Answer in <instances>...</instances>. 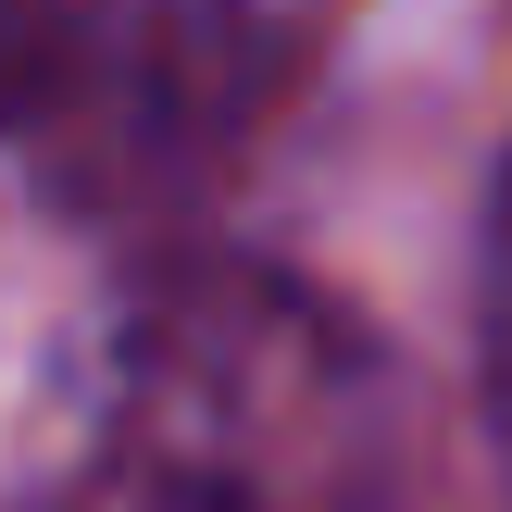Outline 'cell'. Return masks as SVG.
<instances>
[{
	"label": "cell",
	"mask_w": 512,
	"mask_h": 512,
	"mask_svg": "<svg viewBox=\"0 0 512 512\" xmlns=\"http://www.w3.org/2000/svg\"><path fill=\"white\" fill-rule=\"evenodd\" d=\"M400 363L275 263H163L100 313L25 512H400Z\"/></svg>",
	"instance_id": "cell-1"
},
{
	"label": "cell",
	"mask_w": 512,
	"mask_h": 512,
	"mask_svg": "<svg viewBox=\"0 0 512 512\" xmlns=\"http://www.w3.org/2000/svg\"><path fill=\"white\" fill-rule=\"evenodd\" d=\"M350 0H0V138L75 188L213 175Z\"/></svg>",
	"instance_id": "cell-2"
},
{
	"label": "cell",
	"mask_w": 512,
	"mask_h": 512,
	"mask_svg": "<svg viewBox=\"0 0 512 512\" xmlns=\"http://www.w3.org/2000/svg\"><path fill=\"white\" fill-rule=\"evenodd\" d=\"M488 413H500V450H512V188H500V225H488Z\"/></svg>",
	"instance_id": "cell-3"
}]
</instances>
